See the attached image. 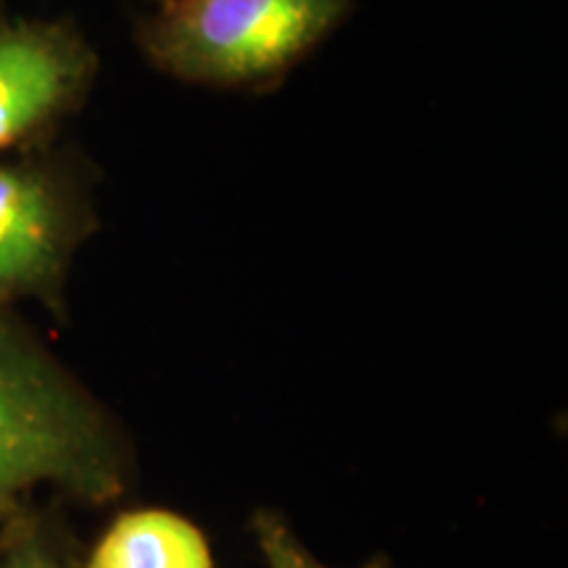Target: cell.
Returning a JSON list of instances; mask_svg holds the SVG:
<instances>
[{"mask_svg":"<svg viewBox=\"0 0 568 568\" xmlns=\"http://www.w3.org/2000/svg\"><path fill=\"white\" fill-rule=\"evenodd\" d=\"M0 568H80V556L53 516L27 508L0 524Z\"/></svg>","mask_w":568,"mask_h":568,"instance_id":"6","label":"cell"},{"mask_svg":"<svg viewBox=\"0 0 568 568\" xmlns=\"http://www.w3.org/2000/svg\"><path fill=\"white\" fill-rule=\"evenodd\" d=\"M134 481V447L34 326L0 305V524L51 493L105 506Z\"/></svg>","mask_w":568,"mask_h":568,"instance_id":"1","label":"cell"},{"mask_svg":"<svg viewBox=\"0 0 568 568\" xmlns=\"http://www.w3.org/2000/svg\"><path fill=\"white\" fill-rule=\"evenodd\" d=\"M101 55L80 21L0 3V155L51 145L88 105Z\"/></svg>","mask_w":568,"mask_h":568,"instance_id":"4","label":"cell"},{"mask_svg":"<svg viewBox=\"0 0 568 568\" xmlns=\"http://www.w3.org/2000/svg\"><path fill=\"white\" fill-rule=\"evenodd\" d=\"M98 230V172L80 148L0 155V305L34 301L67 324L71 268Z\"/></svg>","mask_w":568,"mask_h":568,"instance_id":"3","label":"cell"},{"mask_svg":"<svg viewBox=\"0 0 568 568\" xmlns=\"http://www.w3.org/2000/svg\"><path fill=\"white\" fill-rule=\"evenodd\" d=\"M253 542L264 568H332L303 545L293 524L274 508H258L251 516ZM355 568H395L387 556H374Z\"/></svg>","mask_w":568,"mask_h":568,"instance_id":"7","label":"cell"},{"mask_svg":"<svg viewBox=\"0 0 568 568\" xmlns=\"http://www.w3.org/2000/svg\"><path fill=\"white\" fill-rule=\"evenodd\" d=\"M80 568H216L211 539L193 518L172 508L119 510Z\"/></svg>","mask_w":568,"mask_h":568,"instance_id":"5","label":"cell"},{"mask_svg":"<svg viewBox=\"0 0 568 568\" xmlns=\"http://www.w3.org/2000/svg\"><path fill=\"white\" fill-rule=\"evenodd\" d=\"M148 3H153V6H155V3H161V0H148Z\"/></svg>","mask_w":568,"mask_h":568,"instance_id":"8","label":"cell"},{"mask_svg":"<svg viewBox=\"0 0 568 568\" xmlns=\"http://www.w3.org/2000/svg\"><path fill=\"white\" fill-rule=\"evenodd\" d=\"M353 0H161L134 21L142 59L209 90L274 88L351 17Z\"/></svg>","mask_w":568,"mask_h":568,"instance_id":"2","label":"cell"}]
</instances>
